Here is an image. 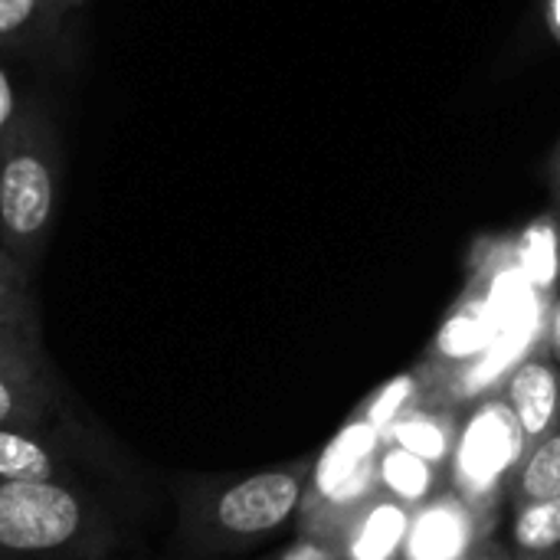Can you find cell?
<instances>
[{
    "label": "cell",
    "instance_id": "6da1fadb",
    "mask_svg": "<svg viewBox=\"0 0 560 560\" xmlns=\"http://www.w3.org/2000/svg\"><path fill=\"white\" fill-rule=\"evenodd\" d=\"M112 522L82 479L0 482V560H95Z\"/></svg>",
    "mask_w": 560,
    "mask_h": 560
},
{
    "label": "cell",
    "instance_id": "7a4b0ae2",
    "mask_svg": "<svg viewBox=\"0 0 560 560\" xmlns=\"http://www.w3.org/2000/svg\"><path fill=\"white\" fill-rule=\"evenodd\" d=\"M62 190V151L43 105H26L0 151V246L30 272L52 240Z\"/></svg>",
    "mask_w": 560,
    "mask_h": 560
},
{
    "label": "cell",
    "instance_id": "3957f363",
    "mask_svg": "<svg viewBox=\"0 0 560 560\" xmlns=\"http://www.w3.org/2000/svg\"><path fill=\"white\" fill-rule=\"evenodd\" d=\"M312 463H292L266 472L207 486L187 502V525L207 541H253L282 528L305 499Z\"/></svg>",
    "mask_w": 560,
    "mask_h": 560
},
{
    "label": "cell",
    "instance_id": "277c9868",
    "mask_svg": "<svg viewBox=\"0 0 560 560\" xmlns=\"http://www.w3.org/2000/svg\"><path fill=\"white\" fill-rule=\"evenodd\" d=\"M528 456V440L509 400L492 394L459 417L456 450L446 466L450 489L463 495L482 518L502 502Z\"/></svg>",
    "mask_w": 560,
    "mask_h": 560
},
{
    "label": "cell",
    "instance_id": "5b68a950",
    "mask_svg": "<svg viewBox=\"0 0 560 560\" xmlns=\"http://www.w3.org/2000/svg\"><path fill=\"white\" fill-rule=\"evenodd\" d=\"M384 446V430L358 413L345 430L322 450L312 463L305 499L299 509L302 535L331 538L368 499L381 492L377 456Z\"/></svg>",
    "mask_w": 560,
    "mask_h": 560
},
{
    "label": "cell",
    "instance_id": "8992f818",
    "mask_svg": "<svg viewBox=\"0 0 560 560\" xmlns=\"http://www.w3.org/2000/svg\"><path fill=\"white\" fill-rule=\"evenodd\" d=\"M62 384L43 341L0 348V427L62 423Z\"/></svg>",
    "mask_w": 560,
    "mask_h": 560
},
{
    "label": "cell",
    "instance_id": "52a82bcc",
    "mask_svg": "<svg viewBox=\"0 0 560 560\" xmlns=\"http://www.w3.org/2000/svg\"><path fill=\"white\" fill-rule=\"evenodd\" d=\"M482 515L453 489H443L410 518L397 560H466L482 541Z\"/></svg>",
    "mask_w": 560,
    "mask_h": 560
},
{
    "label": "cell",
    "instance_id": "ba28073f",
    "mask_svg": "<svg viewBox=\"0 0 560 560\" xmlns=\"http://www.w3.org/2000/svg\"><path fill=\"white\" fill-rule=\"evenodd\" d=\"M56 479H82L69 427H0V482Z\"/></svg>",
    "mask_w": 560,
    "mask_h": 560
},
{
    "label": "cell",
    "instance_id": "9c48e42d",
    "mask_svg": "<svg viewBox=\"0 0 560 560\" xmlns=\"http://www.w3.org/2000/svg\"><path fill=\"white\" fill-rule=\"evenodd\" d=\"M502 397L525 430L528 450L560 427V368L555 354H532L515 364Z\"/></svg>",
    "mask_w": 560,
    "mask_h": 560
},
{
    "label": "cell",
    "instance_id": "30bf717a",
    "mask_svg": "<svg viewBox=\"0 0 560 560\" xmlns=\"http://www.w3.org/2000/svg\"><path fill=\"white\" fill-rule=\"evenodd\" d=\"M410 518L413 512L407 505L377 492L331 535V541L338 545L341 560H397Z\"/></svg>",
    "mask_w": 560,
    "mask_h": 560
},
{
    "label": "cell",
    "instance_id": "8fae6325",
    "mask_svg": "<svg viewBox=\"0 0 560 560\" xmlns=\"http://www.w3.org/2000/svg\"><path fill=\"white\" fill-rule=\"evenodd\" d=\"M456 433H459V417L450 407V400H433L427 390H420V397L384 430V440L446 469L456 450Z\"/></svg>",
    "mask_w": 560,
    "mask_h": 560
},
{
    "label": "cell",
    "instance_id": "7c38bea8",
    "mask_svg": "<svg viewBox=\"0 0 560 560\" xmlns=\"http://www.w3.org/2000/svg\"><path fill=\"white\" fill-rule=\"evenodd\" d=\"M377 486L384 495H390L400 505H407L410 512H417L433 495L450 489V479H446V469H440V466L413 456L410 450L384 440L381 456H377Z\"/></svg>",
    "mask_w": 560,
    "mask_h": 560
},
{
    "label": "cell",
    "instance_id": "4fadbf2b",
    "mask_svg": "<svg viewBox=\"0 0 560 560\" xmlns=\"http://www.w3.org/2000/svg\"><path fill=\"white\" fill-rule=\"evenodd\" d=\"M492 335H495V328H492L489 308L482 302H463L440 328V335L433 341L430 368L446 374L463 364H472L476 358H486Z\"/></svg>",
    "mask_w": 560,
    "mask_h": 560
},
{
    "label": "cell",
    "instance_id": "5bb4252c",
    "mask_svg": "<svg viewBox=\"0 0 560 560\" xmlns=\"http://www.w3.org/2000/svg\"><path fill=\"white\" fill-rule=\"evenodd\" d=\"M23 341H43L33 272L0 246V348Z\"/></svg>",
    "mask_w": 560,
    "mask_h": 560
},
{
    "label": "cell",
    "instance_id": "9a60e30c",
    "mask_svg": "<svg viewBox=\"0 0 560 560\" xmlns=\"http://www.w3.org/2000/svg\"><path fill=\"white\" fill-rule=\"evenodd\" d=\"M72 7V0H0V46L49 39Z\"/></svg>",
    "mask_w": 560,
    "mask_h": 560
},
{
    "label": "cell",
    "instance_id": "2e32d148",
    "mask_svg": "<svg viewBox=\"0 0 560 560\" xmlns=\"http://www.w3.org/2000/svg\"><path fill=\"white\" fill-rule=\"evenodd\" d=\"M512 495L518 502L560 499V427L535 443L512 482Z\"/></svg>",
    "mask_w": 560,
    "mask_h": 560
},
{
    "label": "cell",
    "instance_id": "e0dca14e",
    "mask_svg": "<svg viewBox=\"0 0 560 560\" xmlns=\"http://www.w3.org/2000/svg\"><path fill=\"white\" fill-rule=\"evenodd\" d=\"M515 548L528 558H545L560 548V499L518 502V515L512 522Z\"/></svg>",
    "mask_w": 560,
    "mask_h": 560
},
{
    "label": "cell",
    "instance_id": "ac0fdd59",
    "mask_svg": "<svg viewBox=\"0 0 560 560\" xmlns=\"http://www.w3.org/2000/svg\"><path fill=\"white\" fill-rule=\"evenodd\" d=\"M558 213H541L518 240V259L522 269L528 272V279L535 285H551L558 276L560 266V233H558Z\"/></svg>",
    "mask_w": 560,
    "mask_h": 560
},
{
    "label": "cell",
    "instance_id": "d6986e66",
    "mask_svg": "<svg viewBox=\"0 0 560 560\" xmlns=\"http://www.w3.org/2000/svg\"><path fill=\"white\" fill-rule=\"evenodd\" d=\"M23 102H20V92H16V85H13V75L7 72V66L0 62V151H3V144L13 138V131H16V125H20V118H23Z\"/></svg>",
    "mask_w": 560,
    "mask_h": 560
},
{
    "label": "cell",
    "instance_id": "ffe728a7",
    "mask_svg": "<svg viewBox=\"0 0 560 560\" xmlns=\"http://www.w3.org/2000/svg\"><path fill=\"white\" fill-rule=\"evenodd\" d=\"M276 560H341V551L325 535H302L295 545H289Z\"/></svg>",
    "mask_w": 560,
    "mask_h": 560
},
{
    "label": "cell",
    "instance_id": "44dd1931",
    "mask_svg": "<svg viewBox=\"0 0 560 560\" xmlns=\"http://www.w3.org/2000/svg\"><path fill=\"white\" fill-rule=\"evenodd\" d=\"M548 190H551V207L548 210L560 217V138L555 151H551V158H548Z\"/></svg>",
    "mask_w": 560,
    "mask_h": 560
},
{
    "label": "cell",
    "instance_id": "7402d4cb",
    "mask_svg": "<svg viewBox=\"0 0 560 560\" xmlns=\"http://www.w3.org/2000/svg\"><path fill=\"white\" fill-rule=\"evenodd\" d=\"M548 351L560 354V292L551 305V318H548Z\"/></svg>",
    "mask_w": 560,
    "mask_h": 560
},
{
    "label": "cell",
    "instance_id": "603a6c76",
    "mask_svg": "<svg viewBox=\"0 0 560 560\" xmlns=\"http://www.w3.org/2000/svg\"><path fill=\"white\" fill-rule=\"evenodd\" d=\"M545 23H548L551 36L560 43V0H545Z\"/></svg>",
    "mask_w": 560,
    "mask_h": 560
},
{
    "label": "cell",
    "instance_id": "cb8c5ba5",
    "mask_svg": "<svg viewBox=\"0 0 560 560\" xmlns=\"http://www.w3.org/2000/svg\"><path fill=\"white\" fill-rule=\"evenodd\" d=\"M466 560H502V558H495V555H489V551H479V548H476V551H472Z\"/></svg>",
    "mask_w": 560,
    "mask_h": 560
},
{
    "label": "cell",
    "instance_id": "d4e9b609",
    "mask_svg": "<svg viewBox=\"0 0 560 560\" xmlns=\"http://www.w3.org/2000/svg\"><path fill=\"white\" fill-rule=\"evenodd\" d=\"M72 3H75V7H79V3H85V0H72Z\"/></svg>",
    "mask_w": 560,
    "mask_h": 560
},
{
    "label": "cell",
    "instance_id": "484cf974",
    "mask_svg": "<svg viewBox=\"0 0 560 560\" xmlns=\"http://www.w3.org/2000/svg\"><path fill=\"white\" fill-rule=\"evenodd\" d=\"M555 361H558V368H560V354H555Z\"/></svg>",
    "mask_w": 560,
    "mask_h": 560
}]
</instances>
